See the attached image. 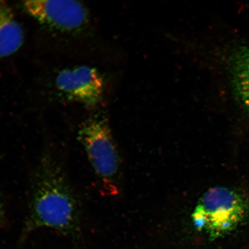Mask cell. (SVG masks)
Segmentation results:
<instances>
[{
    "label": "cell",
    "mask_w": 249,
    "mask_h": 249,
    "mask_svg": "<svg viewBox=\"0 0 249 249\" xmlns=\"http://www.w3.org/2000/svg\"><path fill=\"white\" fill-rule=\"evenodd\" d=\"M31 183L27 215L20 241L40 229H50L78 241L80 206L60 163L51 152L40 158Z\"/></svg>",
    "instance_id": "1"
},
{
    "label": "cell",
    "mask_w": 249,
    "mask_h": 249,
    "mask_svg": "<svg viewBox=\"0 0 249 249\" xmlns=\"http://www.w3.org/2000/svg\"><path fill=\"white\" fill-rule=\"evenodd\" d=\"M249 214V201L235 190L215 187L205 193L193 214L198 231H206L212 238L228 234L241 225Z\"/></svg>",
    "instance_id": "2"
},
{
    "label": "cell",
    "mask_w": 249,
    "mask_h": 249,
    "mask_svg": "<svg viewBox=\"0 0 249 249\" xmlns=\"http://www.w3.org/2000/svg\"><path fill=\"white\" fill-rule=\"evenodd\" d=\"M78 139L105 190L114 194L119 160L107 118L101 115L89 118L81 126Z\"/></svg>",
    "instance_id": "3"
},
{
    "label": "cell",
    "mask_w": 249,
    "mask_h": 249,
    "mask_svg": "<svg viewBox=\"0 0 249 249\" xmlns=\"http://www.w3.org/2000/svg\"><path fill=\"white\" fill-rule=\"evenodd\" d=\"M23 7L39 22L63 32H76L88 24L89 11L75 1H27Z\"/></svg>",
    "instance_id": "4"
},
{
    "label": "cell",
    "mask_w": 249,
    "mask_h": 249,
    "mask_svg": "<svg viewBox=\"0 0 249 249\" xmlns=\"http://www.w3.org/2000/svg\"><path fill=\"white\" fill-rule=\"evenodd\" d=\"M56 88L69 99L85 107H96L105 89L104 78L96 68L83 66L67 68L55 78Z\"/></svg>",
    "instance_id": "5"
},
{
    "label": "cell",
    "mask_w": 249,
    "mask_h": 249,
    "mask_svg": "<svg viewBox=\"0 0 249 249\" xmlns=\"http://www.w3.org/2000/svg\"><path fill=\"white\" fill-rule=\"evenodd\" d=\"M23 41L24 31L13 10L7 2L0 1V58L14 54Z\"/></svg>",
    "instance_id": "6"
},
{
    "label": "cell",
    "mask_w": 249,
    "mask_h": 249,
    "mask_svg": "<svg viewBox=\"0 0 249 249\" xmlns=\"http://www.w3.org/2000/svg\"><path fill=\"white\" fill-rule=\"evenodd\" d=\"M229 70L235 95L249 111V47L242 46L231 53Z\"/></svg>",
    "instance_id": "7"
},
{
    "label": "cell",
    "mask_w": 249,
    "mask_h": 249,
    "mask_svg": "<svg viewBox=\"0 0 249 249\" xmlns=\"http://www.w3.org/2000/svg\"><path fill=\"white\" fill-rule=\"evenodd\" d=\"M5 221V211L4 207L0 201V227L3 225Z\"/></svg>",
    "instance_id": "8"
},
{
    "label": "cell",
    "mask_w": 249,
    "mask_h": 249,
    "mask_svg": "<svg viewBox=\"0 0 249 249\" xmlns=\"http://www.w3.org/2000/svg\"></svg>",
    "instance_id": "9"
}]
</instances>
